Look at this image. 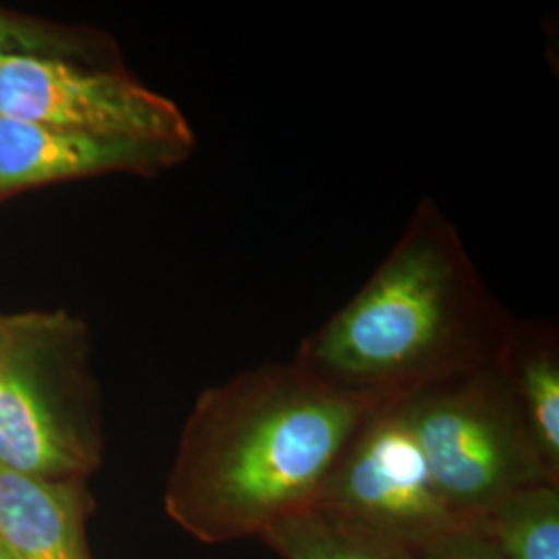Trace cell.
<instances>
[{"mask_svg":"<svg viewBox=\"0 0 559 559\" xmlns=\"http://www.w3.org/2000/svg\"><path fill=\"white\" fill-rule=\"evenodd\" d=\"M378 404L321 383L293 360L263 362L203 390L166 483L168 519L203 545L260 539L313 508Z\"/></svg>","mask_w":559,"mask_h":559,"instance_id":"cell-1","label":"cell"},{"mask_svg":"<svg viewBox=\"0 0 559 559\" xmlns=\"http://www.w3.org/2000/svg\"><path fill=\"white\" fill-rule=\"evenodd\" d=\"M512 321L456 226L423 200L371 278L293 362L338 392L388 402L498 362Z\"/></svg>","mask_w":559,"mask_h":559,"instance_id":"cell-2","label":"cell"},{"mask_svg":"<svg viewBox=\"0 0 559 559\" xmlns=\"http://www.w3.org/2000/svg\"><path fill=\"white\" fill-rule=\"evenodd\" d=\"M100 462L87 323L64 309L0 313V464L64 480Z\"/></svg>","mask_w":559,"mask_h":559,"instance_id":"cell-3","label":"cell"},{"mask_svg":"<svg viewBox=\"0 0 559 559\" xmlns=\"http://www.w3.org/2000/svg\"><path fill=\"white\" fill-rule=\"evenodd\" d=\"M448 510L464 524L496 501L551 483L533 450L500 360L399 399Z\"/></svg>","mask_w":559,"mask_h":559,"instance_id":"cell-4","label":"cell"},{"mask_svg":"<svg viewBox=\"0 0 559 559\" xmlns=\"http://www.w3.org/2000/svg\"><path fill=\"white\" fill-rule=\"evenodd\" d=\"M313 508L413 551L464 524L441 500L400 400L360 423Z\"/></svg>","mask_w":559,"mask_h":559,"instance_id":"cell-5","label":"cell"},{"mask_svg":"<svg viewBox=\"0 0 559 559\" xmlns=\"http://www.w3.org/2000/svg\"><path fill=\"white\" fill-rule=\"evenodd\" d=\"M0 115L94 138L195 147V133L179 106L143 85L122 62L9 60L0 69Z\"/></svg>","mask_w":559,"mask_h":559,"instance_id":"cell-6","label":"cell"},{"mask_svg":"<svg viewBox=\"0 0 559 559\" xmlns=\"http://www.w3.org/2000/svg\"><path fill=\"white\" fill-rule=\"evenodd\" d=\"M191 145L71 133L0 115V201L44 185L106 175L156 177L191 156Z\"/></svg>","mask_w":559,"mask_h":559,"instance_id":"cell-7","label":"cell"},{"mask_svg":"<svg viewBox=\"0 0 559 559\" xmlns=\"http://www.w3.org/2000/svg\"><path fill=\"white\" fill-rule=\"evenodd\" d=\"M85 479H40L0 464V547L9 559H94Z\"/></svg>","mask_w":559,"mask_h":559,"instance_id":"cell-8","label":"cell"},{"mask_svg":"<svg viewBox=\"0 0 559 559\" xmlns=\"http://www.w3.org/2000/svg\"><path fill=\"white\" fill-rule=\"evenodd\" d=\"M501 371L535 454L559 483V338L549 321H512Z\"/></svg>","mask_w":559,"mask_h":559,"instance_id":"cell-9","label":"cell"},{"mask_svg":"<svg viewBox=\"0 0 559 559\" xmlns=\"http://www.w3.org/2000/svg\"><path fill=\"white\" fill-rule=\"evenodd\" d=\"M468 524L503 559H559V485L512 491Z\"/></svg>","mask_w":559,"mask_h":559,"instance_id":"cell-10","label":"cell"},{"mask_svg":"<svg viewBox=\"0 0 559 559\" xmlns=\"http://www.w3.org/2000/svg\"><path fill=\"white\" fill-rule=\"evenodd\" d=\"M260 540L280 559H417L396 540L360 531L318 508L280 520Z\"/></svg>","mask_w":559,"mask_h":559,"instance_id":"cell-11","label":"cell"},{"mask_svg":"<svg viewBox=\"0 0 559 559\" xmlns=\"http://www.w3.org/2000/svg\"><path fill=\"white\" fill-rule=\"evenodd\" d=\"M64 59L120 64L119 46L92 25L60 23L0 7V69L9 60Z\"/></svg>","mask_w":559,"mask_h":559,"instance_id":"cell-12","label":"cell"},{"mask_svg":"<svg viewBox=\"0 0 559 559\" xmlns=\"http://www.w3.org/2000/svg\"><path fill=\"white\" fill-rule=\"evenodd\" d=\"M417 559H503L471 524H462L415 551Z\"/></svg>","mask_w":559,"mask_h":559,"instance_id":"cell-13","label":"cell"},{"mask_svg":"<svg viewBox=\"0 0 559 559\" xmlns=\"http://www.w3.org/2000/svg\"><path fill=\"white\" fill-rule=\"evenodd\" d=\"M0 559H9V556L2 551V547H0Z\"/></svg>","mask_w":559,"mask_h":559,"instance_id":"cell-14","label":"cell"}]
</instances>
